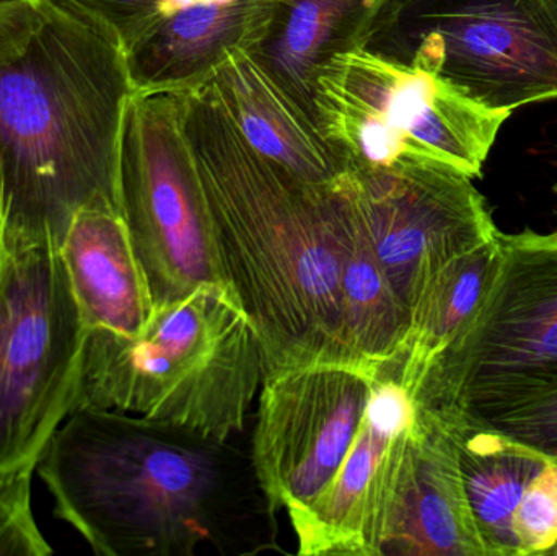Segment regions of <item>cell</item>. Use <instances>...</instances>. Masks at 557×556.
Instances as JSON below:
<instances>
[{"label":"cell","mask_w":557,"mask_h":556,"mask_svg":"<svg viewBox=\"0 0 557 556\" xmlns=\"http://www.w3.org/2000/svg\"><path fill=\"white\" fill-rule=\"evenodd\" d=\"M87 336L58 245L16 235L0 283V473L38 470L75 410Z\"/></svg>","instance_id":"obj_8"},{"label":"cell","mask_w":557,"mask_h":556,"mask_svg":"<svg viewBox=\"0 0 557 556\" xmlns=\"http://www.w3.org/2000/svg\"><path fill=\"white\" fill-rule=\"evenodd\" d=\"M58 248L85 330L139 336L153 302L121 212L81 209Z\"/></svg>","instance_id":"obj_16"},{"label":"cell","mask_w":557,"mask_h":556,"mask_svg":"<svg viewBox=\"0 0 557 556\" xmlns=\"http://www.w3.org/2000/svg\"><path fill=\"white\" fill-rule=\"evenodd\" d=\"M327 189L339 237L341 306L350 365L375 378H392L408 342V316L383 271L359 212L339 186Z\"/></svg>","instance_id":"obj_17"},{"label":"cell","mask_w":557,"mask_h":556,"mask_svg":"<svg viewBox=\"0 0 557 556\" xmlns=\"http://www.w3.org/2000/svg\"><path fill=\"white\" fill-rule=\"evenodd\" d=\"M333 185L359 212L409 326L432 277L499 232L473 178L447 163L408 159L388 166L347 165Z\"/></svg>","instance_id":"obj_10"},{"label":"cell","mask_w":557,"mask_h":556,"mask_svg":"<svg viewBox=\"0 0 557 556\" xmlns=\"http://www.w3.org/2000/svg\"><path fill=\"white\" fill-rule=\"evenodd\" d=\"M499 247L476 312L411 392L416 407L473 427L557 388V231L499 232Z\"/></svg>","instance_id":"obj_5"},{"label":"cell","mask_w":557,"mask_h":556,"mask_svg":"<svg viewBox=\"0 0 557 556\" xmlns=\"http://www.w3.org/2000/svg\"><path fill=\"white\" fill-rule=\"evenodd\" d=\"M414 401L395 378L380 375L370 392L362 427L323 495L287 512L298 555L380 556Z\"/></svg>","instance_id":"obj_12"},{"label":"cell","mask_w":557,"mask_h":556,"mask_svg":"<svg viewBox=\"0 0 557 556\" xmlns=\"http://www.w3.org/2000/svg\"><path fill=\"white\" fill-rule=\"evenodd\" d=\"M131 95L121 39L39 0L28 35L0 55V166L16 234L59 247L81 209L120 211L121 127Z\"/></svg>","instance_id":"obj_3"},{"label":"cell","mask_w":557,"mask_h":556,"mask_svg":"<svg viewBox=\"0 0 557 556\" xmlns=\"http://www.w3.org/2000/svg\"><path fill=\"white\" fill-rule=\"evenodd\" d=\"M54 516L101 556L277 552V508L234 440L77 408L38 464Z\"/></svg>","instance_id":"obj_1"},{"label":"cell","mask_w":557,"mask_h":556,"mask_svg":"<svg viewBox=\"0 0 557 556\" xmlns=\"http://www.w3.org/2000/svg\"><path fill=\"white\" fill-rule=\"evenodd\" d=\"M117 199L153 309L206 284L234 293L175 94H133L127 100Z\"/></svg>","instance_id":"obj_9"},{"label":"cell","mask_w":557,"mask_h":556,"mask_svg":"<svg viewBox=\"0 0 557 556\" xmlns=\"http://www.w3.org/2000/svg\"><path fill=\"white\" fill-rule=\"evenodd\" d=\"M205 2H228V0H205Z\"/></svg>","instance_id":"obj_27"},{"label":"cell","mask_w":557,"mask_h":556,"mask_svg":"<svg viewBox=\"0 0 557 556\" xmlns=\"http://www.w3.org/2000/svg\"><path fill=\"white\" fill-rule=\"evenodd\" d=\"M478 427L497 431L546 459L557 460V388L540 395L512 413Z\"/></svg>","instance_id":"obj_23"},{"label":"cell","mask_w":557,"mask_h":556,"mask_svg":"<svg viewBox=\"0 0 557 556\" xmlns=\"http://www.w3.org/2000/svg\"><path fill=\"white\" fill-rule=\"evenodd\" d=\"M175 95L225 274L260 338L264 378L352 366L330 186L310 185L261 156L208 82Z\"/></svg>","instance_id":"obj_2"},{"label":"cell","mask_w":557,"mask_h":556,"mask_svg":"<svg viewBox=\"0 0 557 556\" xmlns=\"http://www.w3.org/2000/svg\"><path fill=\"white\" fill-rule=\"evenodd\" d=\"M32 472L0 473V556H46L52 547L36 524Z\"/></svg>","instance_id":"obj_21"},{"label":"cell","mask_w":557,"mask_h":556,"mask_svg":"<svg viewBox=\"0 0 557 556\" xmlns=\"http://www.w3.org/2000/svg\"><path fill=\"white\" fill-rule=\"evenodd\" d=\"M496 237L448 261L416 304L408 342L393 378L411 395L432 361L470 322L487 293L499 263Z\"/></svg>","instance_id":"obj_20"},{"label":"cell","mask_w":557,"mask_h":556,"mask_svg":"<svg viewBox=\"0 0 557 556\" xmlns=\"http://www.w3.org/2000/svg\"><path fill=\"white\" fill-rule=\"evenodd\" d=\"M313 108L347 165L435 160L481 176L512 111L491 110L431 72L362 48L334 55L313 82Z\"/></svg>","instance_id":"obj_7"},{"label":"cell","mask_w":557,"mask_h":556,"mask_svg":"<svg viewBox=\"0 0 557 556\" xmlns=\"http://www.w3.org/2000/svg\"><path fill=\"white\" fill-rule=\"evenodd\" d=\"M375 379L346 365L301 366L263 379L250 450L277 509L298 511L323 495L359 434Z\"/></svg>","instance_id":"obj_11"},{"label":"cell","mask_w":557,"mask_h":556,"mask_svg":"<svg viewBox=\"0 0 557 556\" xmlns=\"http://www.w3.org/2000/svg\"><path fill=\"white\" fill-rule=\"evenodd\" d=\"M16 231L13 218V199L0 166V283L9 264L10 254L15 245Z\"/></svg>","instance_id":"obj_26"},{"label":"cell","mask_w":557,"mask_h":556,"mask_svg":"<svg viewBox=\"0 0 557 556\" xmlns=\"http://www.w3.org/2000/svg\"><path fill=\"white\" fill-rule=\"evenodd\" d=\"M277 3L198 2L157 16L126 48L133 94H175L201 84L232 49H257Z\"/></svg>","instance_id":"obj_14"},{"label":"cell","mask_w":557,"mask_h":556,"mask_svg":"<svg viewBox=\"0 0 557 556\" xmlns=\"http://www.w3.org/2000/svg\"><path fill=\"white\" fill-rule=\"evenodd\" d=\"M468 505L486 556H520L513 516L549 459L487 428L450 421Z\"/></svg>","instance_id":"obj_19"},{"label":"cell","mask_w":557,"mask_h":556,"mask_svg":"<svg viewBox=\"0 0 557 556\" xmlns=\"http://www.w3.org/2000/svg\"><path fill=\"white\" fill-rule=\"evenodd\" d=\"M520 556L552 554L557 545V460L530 483L513 516Z\"/></svg>","instance_id":"obj_22"},{"label":"cell","mask_w":557,"mask_h":556,"mask_svg":"<svg viewBox=\"0 0 557 556\" xmlns=\"http://www.w3.org/2000/svg\"><path fill=\"white\" fill-rule=\"evenodd\" d=\"M39 15V0H0V55L23 41Z\"/></svg>","instance_id":"obj_25"},{"label":"cell","mask_w":557,"mask_h":556,"mask_svg":"<svg viewBox=\"0 0 557 556\" xmlns=\"http://www.w3.org/2000/svg\"><path fill=\"white\" fill-rule=\"evenodd\" d=\"M552 554H555V555H557V545H556V548H555V551H553V552H552Z\"/></svg>","instance_id":"obj_28"},{"label":"cell","mask_w":557,"mask_h":556,"mask_svg":"<svg viewBox=\"0 0 557 556\" xmlns=\"http://www.w3.org/2000/svg\"><path fill=\"white\" fill-rule=\"evenodd\" d=\"M242 136L261 156L310 185L327 188L347 163L320 123L251 49L235 48L206 78Z\"/></svg>","instance_id":"obj_15"},{"label":"cell","mask_w":557,"mask_h":556,"mask_svg":"<svg viewBox=\"0 0 557 556\" xmlns=\"http://www.w3.org/2000/svg\"><path fill=\"white\" fill-rule=\"evenodd\" d=\"M110 28L127 46L160 15V0H49Z\"/></svg>","instance_id":"obj_24"},{"label":"cell","mask_w":557,"mask_h":556,"mask_svg":"<svg viewBox=\"0 0 557 556\" xmlns=\"http://www.w3.org/2000/svg\"><path fill=\"white\" fill-rule=\"evenodd\" d=\"M380 556H486L465 493L454 430L425 408L416 407Z\"/></svg>","instance_id":"obj_13"},{"label":"cell","mask_w":557,"mask_h":556,"mask_svg":"<svg viewBox=\"0 0 557 556\" xmlns=\"http://www.w3.org/2000/svg\"><path fill=\"white\" fill-rule=\"evenodd\" d=\"M555 191H556V195H557V185L555 186Z\"/></svg>","instance_id":"obj_29"},{"label":"cell","mask_w":557,"mask_h":556,"mask_svg":"<svg viewBox=\"0 0 557 556\" xmlns=\"http://www.w3.org/2000/svg\"><path fill=\"white\" fill-rule=\"evenodd\" d=\"M376 3L379 0H278L273 22L253 52L317 118L314 77L334 55L359 46L360 33Z\"/></svg>","instance_id":"obj_18"},{"label":"cell","mask_w":557,"mask_h":556,"mask_svg":"<svg viewBox=\"0 0 557 556\" xmlns=\"http://www.w3.org/2000/svg\"><path fill=\"white\" fill-rule=\"evenodd\" d=\"M263 379L260 338L240 300L206 284L156 307L136 338L88 333L75 410L120 411L235 440Z\"/></svg>","instance_id":"obj_4"},{"label":"cell","mask_w":557,"mask_h":556,"mask_svg":"<svg viewBox=\"0 0 557 556\" xmlns=\"http://www.w3.org/2000/svg\"><path fill=\"white\" fill-rule=\"evenodd\" d=\"M357 48L491 110L557 98V0H379Z\"/></svg>","instance_id":"obj_6"}]
</instances>
